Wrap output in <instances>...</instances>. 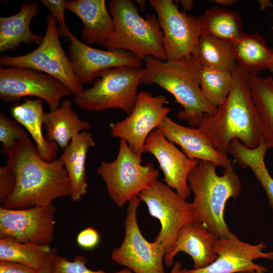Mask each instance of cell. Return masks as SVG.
Here are the masks:
<instances>
[{"label":"cell","instance_id":"cell-28","mask_svg":"<svg viewBox=\"0 0 273 273\" xmlns=\"http://www.w3.org/2000/svg\"><path fill=\"white\" fill-rule=\"evenodd\" d=\"M202 33L233 41L243 33L240 13L220 7H212L197 17Z\"/></svg>","mask_w":273,"mask_h":273},{"label":"cell","instance_id":"cell-8","mask_svg":"<svg viewBox=\"0 0 273 273\" xmlns=\"http://www.w3.org/2000/svg\"><path fill=\"white\" fill-rule=\"evenodd\" d=\"M57 22L52 14L48 15L45 35L39 46L21 56L2 55L0 64L7 67L27 68L46 73L60 80L75 96L84 88L76 78L69 58L63 49Z\"/></svg>","mask_w":273,"mask_h":273},{"label":"cell","instance_id":"cell-43","mask_svg":"<svg viewBox=\"0 0 273 273\" xmlns=\"http://www.w3.org/2000/svg\"><path fill=\"white\" fill-rule=\"evenodd\" d=\"M237 273H263V272L256 271H252L240 272H237Z\"/></svg>","mask_w":273,"mask_h":273},{"label":"cell","instance_id":"cell-5","mask_svg":"<svg viewBox=\"0 0 273 273\" xmlns=\"http://www.w3.org/2000/svg\"><path fill=\"white\" fill-rule=\"evenodd\" d=\"M109 9L115 32L104 45L105 48L127 51L142 61L148 56L166 60L163 33L156 15L147 14L143 18L131 0H110Z\"/></svg>","mask_w":273,"mask_h":273},{"label":"cell","instance_id":"cell-15","mask_svg":"<svg viewBox=\"0 0 273 273\" xmlns=\"http://www.w3.org/2000/svg\"><path fill=\"white\" fill-rule=\"evenodd\" d=\"M264 242L256 245L240 240L234 234L229 237L217 238L214 251L217 258L208 266L199 269H183V273H237L256 271L265 273L268 270L254 262L264 258L273 260V251L264 252Z\"/></svg>","mask_w":273,"mask_h":273},{"label":"cell","instance_id":"cell-4","mask_svg":"<svg viewBox=\"0 0 273 273\" xmlns=\"http://www.w3.org/2000/svg\"><path fill=\"white\" fill-rule=\"evenodd\" d=\"M234 164L224 169L222 175L216 172L212 162L197 160L190 172L188 182L194 199L192 203L195 221L203 224L217 238L233 235L224 219L228 200L237 198L241 193L242 183L233 169Z\"/></svg>","mask_w":273,"mask_h":273},{"label":"cell","instance_id":"cell-40","mask_svg":"<svg viewBox=\"0 0 273 273\" xmlns=\"http://www.w3.org/2000/svg\"><path fill=\"white\" fill-rule=\"evenodd\" d=\"M169 273H183L180 262L179 261L175 262Z\"/></svg>","mask_w":273,"mask_h":273},{"label":"cell","instance_id":"cell-38","mask_svg":"<svg viewBox=\"0 0 273 273\" xmlns=\"http://www.w3.org/2000/svg\"><path fill=\"white\" fill-rule=\"evenodd\" d=\"M57 249L53 247L52 250L45 264L38 271V273H52L53 260L55 255L57 254Z\"/></svg>","mask_w":273,"mask_h":273},{"label":"cell","instance_id":"cell-19","mask_svg":"<svg viewBox=\"0 0 273 273\" xmlns=\"http://www.w3.org/2000/svg\"><path fill=\"white\" fill-rule=\"evenodd\" d=\"M217 238L203 224L196 221L191 222L179 230L174 247L164 256V262L167 266L171 267L175 256L183 252L192 258L194 269L205 267L217 257L214 248Z\"/></svg>","mask_w":273,"mask_h":273},{"label":"cell","instance_id":"cell-14","mask_svg":"<svg viewBox=\"0 0 273 273\" xmlns=\"http://www.w3.org/2000/svg\"><path fill=\"white\" fill-rule=\"evenodd\" d=\"M57 206L15 209L0 207V238L21 242L50 245L54 239Z\"/></svg>","mask_w":273,"mask_h":273},{"label":"cell","instance_id":"cell-33","mask_svg":"<svg viewBox=\"0 0 273 273\" xmlns=\"http://www.w3.org/2000/svg\"><path fill=\"white\" fill-rule=\"evenodd\" d=\"M86 260L82 255H77L73 261L56 254L53 263L52 273H109L103 270H94L86 266ZM112 273H133L125 268Z\"/></svg>","mask_w":273,"mask_h":273},{"label":"cell","instance_id":"cell-1","mask_svg":"<svg viewBox=\"0 0 273 273\" xmlns=\"http://www.w3.org/2000/svg\"><path fill=\"white\" fill-rule=\"evenodd\" d=\"M6 163L15 176V186L1 206L21 209L47 206L59 198L70 196V183L59 157L52 161L43 159L28 136L8 154Z\"/></svg>","mask_w":273,"mask_h":273},{"label":"cell","instance_id":"cell-10","mask_svg":"<svg viewBox=\"0 0 273 273\" xmlns=\"http://www.w3.org/2000/svg\"><path fill=\"white\" fill-rule=\"evenodd\" d=\"M141 201L137 197L128 203L124 239L118 247L112 250L111 259L133 273H166L163 246L154 241H148L139 228L137 211Z\"/></svg>","mask_w":273,"mask_h":273},{"label":"cell","instance_id":"cell-13","mask_svg":"<svg viewBox=\"0 0 273 273\" xmlns=\"http://www.w3.org/2000/svg\"><path fill=\"white\" fill-rule=\"evenodd\" d=\"M167 103L163 95L153 96L148 92L141 91L131 113L123 120L110 125L112 136L125 140L129 147L142 158L147 137L170 111L169 108L164 106Z\"/></svg>","mask_w":273,"mask_h":273},{"label":"cell","instance_id":"cell-32","mask_svg":"<svg viewBox=\"0 0 273 273\" xmlns=\"http://www.w3.org/2000/svg\"><path fill=\"white\" fill-rule=\"evenodd\" d=\"M28 136L27 132L15 120L0 113V142L1 152L7 154L17 143Z\"/></svg>","mask_w":273,"mask_h":273},{"label":"cell","instance_id":"cell-3","mask_svg":"<svg viewBox=\"0 0 273 273\" xmlns=\"http://www.w3.org/2000/svg\"><path fill=\"white\" fill-rule=\"evenodd\" d=\"M144 61L141 83L157 84L171 93L184 108L177 113L179 119L198 127L205 117L216 112L217 108L210 105L202 92L201 65L194 56L165 61L148 56Z\"/></svg>","mask_w":273,"mask_h":273},{"label":"cell","instance_id":"cell-6","mask_svg":"<svg viewBox=\"0 0 273 273\" xmlns=\"http://www.w3.org/2000/svg\"><path fill=\"white\" fill-rule=\"evenodd\" d=\"M145 73L144 68L129 66L102 71L97 74L90 87L74 96V102L88 111L118 108L129 115L135 106L138 88Z\"/></svg>","mask_w":273,"mask_h":273},{"label":"cell","instance_id":"cell-39","mask_svg":"<svg viewBox=\"0 0 273 273\" xmlns=\"http://www.w3.org/2000/svg\"><path fill=\"white\" fill-rule=\"evenodd\" d=\"M180 3L184 8V10L186 11H189L192 8L194 2L191 0H181L180 1Z\"/></svg>","mask_w":273,"mask_h":273},{"label":"cell","instance_id":"cell-37","mask_svg":"<svg viewBox=\"0 0 273 273\" xmlns=\"http://www.w3.org/2000/svg\"><path fill=\"white\" fill-rule=\"evenodd\" d=\"M38 271L24 264L0 260V273H38Z\"/></svg>","mask_w":273,"mask_h":273},{"label":"cell","instance_id":"cell-11","mask_svg":"<svg viewBox=\"0 0 273 273\" xmlns=\"http://www.w3.org/2000/svg\"><path fill=\"white\" fill-rule=\"evenodd\" d=\"M71 95L62 82L46 73L23 67L0 68V98L5 103H16L23 97H35L53 110L60 106L63 97Z\"/></svg>","mask_w":273,"mask_h":273},{"label":"cell","instance_id":"cell-25","mask_svg":"<svg viewBox=\"0 0 273 273\" xmlns=\"http://www.w3.org/2000/svg\"><path fill=\"white\" fill-rule=\"evenodd\" d=\"M237 64L250 74L260 71L273 72V49L257 33H243L232 41Z\"/></svg>","mask_w":273,"mask_h":273},{"label":"cell","instance_id":"cell-29","mask_svg":"<svg viewBox=\"0 0 273 273\" xmlns=\"http://www.w3.org/2000/svg\"><path fill=\"white\" fill-rule=\"evenodd\" d=\"M251 96L259 115L262 129L263 140L273 149V78L249 74Z\"/></svg>","mask_w":273,"mask_h":273},{"label":"cell","instance_id":"cell-9","mask_svg":"<svg viewBox=\"0 0 273 273\" xmlns=\"http://www.w3.org/2000/svg\"><path fill=\"white\" fill-rule=\"evenodd\" d=\"M139 198L146 204L150 215L159 220L161 229L154 241L162 245L165 255L169 254L174 247L179 230L195 221L192 203L158 180L143 191Z\"/></svg>","mask_w":273,"mask_h":273},{"label":"cell","instance_id":"cell-21","mask_svg":"<svg viewBox=\"0 0 273 273\" xmlns=\"http://www.w3.org/2000/svg\"><path fill=\"white\" fill-rule=\"evenodd\" d=\"M39 3L23 2L19 11L9 17L0 18V52L14 51L22 43L39 44L43 38L33 33L30 27L38 14Z\"/></svg>","mask_w":273,"mask_h":273},{"label":"cell","instance_id":"cell-31","mask_svg":"<svg viewBox=\"0 0 273 273\" xmlns=\"http://www.w3.org/2000/svg\"><path fill=\"white\" fill-rule=\"evenodd\" d=\"M233 73L201 66L200 84L202 92L212 106L217 108L225 100L233 83Z\"/></svg>","mask_w":273,"mask_h":273},{"label":"cell","instance_id":"cell-22","mask_svg":"<svg viewBox=\"0 0 273 273\" xmlns=\"http://www.w3.org/2000/svg\"><path fill=\"white\" fill-rule=\"evenodd\" d=\"M95 146L91 133L84 131L71 140L60 156L69 178L73 202L79 201L87 193L86 159L89 149Z\"/></svg>","mask_w":273,"mask_h":273},{"label":"cell","instance_id":"cell-27","mask_svg":"<svg viewBox=\"0 0 273 273\" xmlns=\"http://www.w3.org/2000/svg\"><path fill=\"white\" fill-rule=\"evenodd\" d=\"M201 66L233 73L237 65L233 42L202 33L194 55Z\"/></svg>","mask_w":273,"mask_h":273},{"label":"cell","instance_id":"cell-23","mask_svg":"<svg viewBox=\"0 0 273 273\" xmlns=\"http://www.w3.org/2000/svg\"><path fill=\"white\" fill-rule=\"evenodd\" d=\"M10 112L14 120L29 132L40 156L47 161L56 159L59 147L48 140L42 133L45 112L42 100L27 99L23 103L11 107Z\"/></svg>","mask_w":273,"mask_h":273},{"label":"cell","instance_id":"cell-18","mask_svg":"<svg viewBox=\"0 0 273 273\" xmlns=\"http://www.w3.org/2000/svg\"><path fill=\"white\" fill-rule=\"evenodd\" d=\"M157 128L169 141L179 145L189 158L209 161L224 169L232 165L226 155L219 152L197 127L184 126L166 117Z\"/></svg>","mask_w":273,"mask_h":273},{"label":"cell","instance_id":"cell-30","mask_svg":"<svg viewBox=\"0 0 273 273\" xmlns=\"http://www.w3.org/2000/svg\"><path fill=\"white\" fill-rule=\"evenodd\" d=\"M53 247L30 242H21L9 237L0 238V260L13 261L39 271Z\"/></svg>","mask_w":273,"mask_h":273},{"label":"cell","instance_id":"cell-44","mask_svg":"<svg viewBox=\"0 0 273 273\" xmlns=\"http://www.w3.org/2000/svg\"><path fill=\"white\" fill-rule=\"evenodd\" d=\"M272 37H273V26L272 27Z\"/></svg>","mask_w":273,"mask_h":273},{"label":"cell","instance_id":"cell-36","mask_svg":"<svg viewBox=\"0 0 273 273\" xmlns=\"http://www.w3.org/2000/svg\"><path fill=\"white\" fill-rule=\"evenodd\" d=\"M100 235L98 231L92 227L82 230L76 238L78 246L84 249H92L95 248L100 242Z\"/></svg>","mask_w":273,"mask_h":273},{"label":"cell","instance_id":"cell-2","mask_svg":"<svg viewBox=\"0 0 273 273\" xmlns=\"http://www.w3.org/2000/svg\"><path fill=\"white\" fill-rule=\"evenodd\" d=\"M249 74L237 64L228 97L216 112L205 117L197 127L225 155L234 140L254 148L263 139L261 121L251 94Z\"/></svg>","mask_w":273,"mask_h":273},{"label":"cell","instance_id":"cell-20","mask_svg":"<svg viewBox=\"0 0 273 273\" xmlns=\"http://www.w3.org/2000/svg\"><path fill=\"white\" fill-rule=\"evenodd\" d=\"M66 8L81 21V40L104 46L115 32L114 23L105 0L67 1Z\"/></svg>","mask_w":273,"mask_h":273},{"label":"cell","instance_id":"cell-24","mask_svg":"<svg viewBox=\"0 0 273 273\" xmlns=\"http://www.w3.org/2000/svg\"><path fill=\"white\" fill-rule=\"evenodd\" d=\"M44 125L46 138L62 149L76 135L92 127L90 123L80 118L76 111L72 109V102L68 99L64 100L56 109L45 112Z\"/></svg>","mask_w":273,"mask_h":273},{"label":"cell","instance_id":"cell-42","mask_svg":"<svg viewBox=\"0 0 273 273\" xmlns=\"http://www.w3.org/2000/svg\"><path fill=\"white\" fill-rule=\"evenodd\" d=\"M136 3L139 6L141 10L144 12L145 11L146 8L147 7V2L146 1L143 0H136Z\"/></svg>","mask_w":273,"mask_h":273},{"label":"cell","instance_id":"cell-35","mask_svg":"<svg viewBox=\"0 0 273 273\" xmlns=\"http://www.w3.org/2000/svg\"><path fill=\"white\" fill-rule=\"evenodd\" d=\"M15 176L6 163L0 167V202L3 203L12 193L15 186Z\"/></svg>","mask_w":273,"mask_h":273},{"label":"cell","instance_id":"cell-26","mask_svg":"<svg viewBox=\"0 0 273 273\" xmlns=\"http://www.w3.org/2000/svg\"><path fill=\"white\" fill-rule=\"evenodd\" d=\"M268 149L263 139L258 146L249 148L239 140H234L229 146L230 153L243 168L249 167L264 189L269 206L273 211V177L268 172L264 161Z\"/></svg>","mask_w":273,"mask_h":273},{"label":"cell","instance_id":"cell-45","mask_svg":"<svg viewBox=\"0 0 273 273\" xmlns=\"http://www.w3.org/2000/svg\"><path fill=\"white\" fill-rule=\"evenodd\" d=\"M272 15H273V13H272Z\"/></svg>","mask_w":273,"mask_h":273},{"label":"cell","instance_id":"cell-34","mask_svg":"<svg viewBox=\"0 0 273 273\" xmlns=\"http://www.w3.org/2000/svg\"><path fill=\"white\" fill-rule=\"evenodd\" d=\"M50 11L51 14L59 23L58 29L60 36L66 37L70 39L73 34L68 29L64 19V12L66 8L67 1L65 0H40Z\"/></svg>","mask_w":273,"mask_h":273},{"label":"cell","instance_id":"cell-41","mask_svg":"<svg viewBox=\"0 0 273 273\" xmlns=\"http://www.w3.org/2000/svg\"><path fill=\"white\" fill-rule=\"evenodd\" d=\"M215 3L224 7H231L238 1L236 0H215Z\"/></svg>","mask_w":273,"mask_h":273},{"label":"cell","instance_id":"cell-12","mask_svg":"<svg viewBox=\"0 0 273 273\" xmlns=\"http://www.w3.org/2000/svg\"><path fill=\"white\" fill-rule=\"evenodd\" d=\"M157 13L163 33V48L166 60L194 56L202 34L198 18L180 11L171 0H150Z\"/></svg>","mask_w":273,"mask_h":273},{"label":"cell","instance_id":"cell-16","mask_svg":"<svg viewBox=\"0 0 273 273\" xmlns=\"http://www.w3.org/2000/svg\"><path fill=\"white\" fill-rule=\"evenodd\" d=\"M68 46L73 73L82 84L91 83L99 72L119 66L142 68V60L124 50H102L90 47L73 35Z\"/></svg>","mask_w":273,"mask_h":273},{"label":"cell","instance_id":"cell-7","mask_svg":"<svg viewBox=\"0 0 273 273\" xmlns=\"http://www.w3.org/2000/svg\"><path fill=\"white\" fill-rule=\"evenodd\" d=\"M142 163V158L124 140H120L118 153L113 161H101L97 173L105 181L109 196L118 207L139 197L157 180L158 170L150 162Z\"/></svg>","mask_w":273,"mask_h":273},{"label":"cell","instance_id":"cell-17","mask_svg":"<svg viewBox=\"0 0 273 273\" xmlns=\"http://www.w3.org/2000/svg\"><path fill=\"white\" fill-rule=\"evenodd\" d=\"M146 152L152 154L158 161L165 184L175 190L180 197L187 200L191 194L188 177L197 159L188 158L158 128L153 130L147 137L144 148V153Z\"/></svg>","mask_w":273,"mask_h":273}]
</instances>
